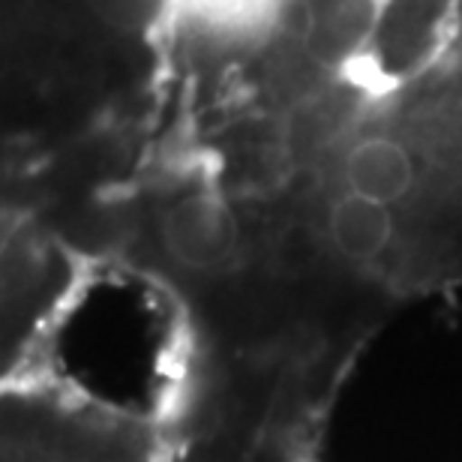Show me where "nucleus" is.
<instances>
[{
	"instance_id": "f257e3e1",
	"label": "nucleus",
	"mask_w": 462,
	"mask_h": 462,
	"mask_svg": "<svg viewBox=\"0 0 462 462\" xmlns=\"http://www.w3.org/2000/svg\"><path fill=\"white\" fill-rule=\"evenodd\" d=\"M160 244L174 264L196 273L223 271L240 249V223L219 192L189 189L160 217Z\"/></svg>"
},
{
	"instance_id": "f03ea898",
	"label": "nucleus",
	"mask_w": 462,
	"mask_h": 462,
	"mask_svg": "<svg viewBox=\"0 0 462 462\" xmlns=\"http://www.w3.org/2000/svg\"><path fill=\"white\" fill-rule=\"evenodd\" d=\"M346 192L373 199L378 205H400L418 183L411 151L393 135H366L348 147L343 160Z\"/></svg>"
},
{
	"instance_id": "7ed1b4c3",
	"label": "nucleus",
	"mask_w": 462,
	"mask_h": 462,
	"mask_svg": "<svg viewBox=\"0 0 462 462\" xmlns=\"http://www.w3.org/2000/svg\"><path fill=\"white\" fill-rule=\"evenodd\" d=\"M393 208L373 199L343 192L328 208V237L334 249L348 262L366 264L387 253L393 240Z\"/></svg>"
},
{
	"instance_id": "20e7f679",
	"label": "nucleus",
	"mask_w": 462,
	"mask_h": 462,
	"mask_svg": "<svg viewBox=\"0 0 462 462\" xmlns=\"http://www.w3.org/2000/svg\"><path fill=\"white\" fill-rule=\"evenodd\" d=\"M165 0H94L97 13L124 31H135V27L151 24L156 13L162 9Z\"/></svg>"
}]
</instances>
